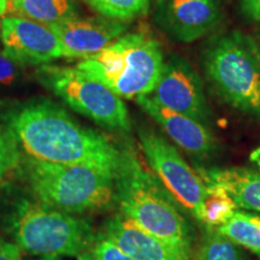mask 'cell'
<instances>
[{"label": "cell", "instance_id": "1", "mask_svg": "<svg viewBox=\"0 0 260 260\" xmlns=\"http://www.w3.org/2000/svg\"><path fill=\"white\" fill-rule=\"evenodd\" d=\"M3 119L29 157L118 172L123 149L102 133L81 125L51 100L12 106Z\"/></svg>", "mask_w": 260, "mask_h": 260}, {"label": "cell", "instance_id": "2", "mask_svg": "<svg viewBox=\"0 0 260 260\" xmlns=\"http://www.w3.org/2000/svg\"><path fill=\"white\" fill-rule=\"evenodd\" d=\"M115 203L123 217L145 232L191 252L190 224L181 214L174 197L128 149H123L115 180Z\"/></svg>", "mask_w": 260, "mask_h": 260}, {"label": "cell", "instance_id": "3", "mask_svg": "<svg viewBox=\"0 0 260 260\" xmlns=\"http://www.w3.org/2000/svg\"><path fill=\"white\" fill-rule=\"evenodd\" d=\"M23 170L40 203L65 213L109 207L115 201L117 174L88 165H67L28 157Z\"/></svg>", "mask_w": 260, "mask_h": 260}, {"label": "cell", "instance_id": "4", "mask_svg": "<svg viewBox=\"0 0 260 260\" xmlns=\"http://www.w3.org/2000/svg\"><path fill=\"white\" fill-rule=\"evenodd\" d=\"M164 67L160 44L144 31L122 35L77 69L109 87L122 99L149 95Z\"/></svg>", "mask_w": 260, "mask_h": 260}, {"label": "cell", "instance_id": "5", "mask_svg": "<svg viewBox=\"0 0 260 260\" xmlns=\"http://www.w3.org/2000/svg\"><path fill=\"white\" fill-rule=\"evenodd\" d=\"M205 73L226 104L260 118V46L241 31L214 38L204 53Z\"/></svg>", "mask_w": 260, "mask_h": 260}, {"label": "cell", "instance_id": "6", "mask_svg": "<svg viewBox=\"0 0 260 260\" xmlns=\"http://www.w3.org/2000/svg\"><path fill=\"white\" fill-rule=\"evenodd\" d=\"M10 233L19 248L45 256H79L90 251L96 239L87 220L29 200L16 206Z\"/></svg>", "mask_w": 260, "mask_h": 260}, {"label": "cell", "instance_id": "7", "mask_svg": "<svg viewBox=\"0 0 260 260\" xmlns=\"http://www.w3.org/2000/svg\"><path fill=\"white\" fill-rule=\"evenodd\" d=\"M40 83L74 111L113 132H129L128 109L121 96L77 68L42 65L37 71Z\"/></svg>", "mask_w": 260, "mask_h": 260}, {"label": "cell", "instance_id": "8", "mask_svg": "<svg viewBox=\"0 0 260 260\" xmlns=\"http://www.w3.org/2000/svg\"><path fill=\"white\" fill-rule=\"evenodd\" d=\"M139 139L149 167L175 200L184 206L198 222L205 224L207 184L182 158L176 148L154 130L141 128Z\"/></svg>", "mask_w": 260, "mask_h": 260}, {"label": "cell", "instance_id": "9", "mask_svg": "<svg viewBox=\"0 0 260 260\" xmlns=\"http://www.w3.org/2000/svg\"><path fill=\"white\" fill-rule=\"evenodd\" d=\"M148 96L159 105L186 115L205 125L210 119L203 81L183 58L171 57L164 61L157 86Z\"/></svg>", "mask_w": 260, "mask_h": 260}, {"label": "cell", "instance_id": "10", "mask_svg": "<svg viewBox=\"0 0 260 260\" xmlns=\"http://www.w3.org/2000/svg\"><path fill=\"white\" fill-rule=\"evenodd\" d=\"M0 31L3 53L16 63L44 64L63 57L60 42L48 25L18 16H5Z\"/></svg>", "mask_w": 260, "mask_h": 260}, {"label": "cell", "instance_id": "11", "mask_svg": "<svg viewBox=\"0 0 260 260\" xmlns=\"http://www.w3.org/2000/svg\"><path fill=\"white\" fill-rule=\"evenodd\" d=\"M157 21L174 40L189 44L217 28L222 10L217 0H159Z\"/></svg>", "mask_w": 260, "mask_h": 260}, {"label": "cell", "instance_id": "12", "mask_svg": "<svg viewBox=\"0 0 260 260\" xmlns=\"http://www.w3.org/2000/svg\"><path fill=\"white\" fill-rule=\"evenodd\" d=\"M60 42L63 57L88 59L124 35L126 24L116 19L71 18L48 25Z\"/></svg>", "mask_w": 260, "mask_h": 260}, {"label": "cell", "instance_id": "13", "mask_svg": "<svg viewBox=\"0 0 260 260\" xmlns=\"http://www.w3.org/2000/svg\"><path fill=\"white\" fill-rule=\"evenodd\" d=\"M136 102L177 146L194 157H209L216 151L213 135L203 123L159 105L151 96L142 95Z\"/></svg>", "mask_w": 260, "mask_h": 260}, {"label": "cell", "instance_id": "14", "mask_svg": "<svg viewBox=\"0 0 260 260\" xmlns=\"http://www.w3.org/2000/svg\"><path fill=\"white\" fill-rule=\"evenodd\" d=\"M135 260H190L191 252L164 242L122 214L109 218L100 233Z\"/></svg>", "mask_w": 260, "mask_h": 260}, {"label": "cell", "instance_id": "15", "mask_svg": "<svg viewBox=\"0 0 260 260\" xmlns=\"http://www.w3.org/2000/svg\"><path fill=\"white\" fill-rule=\"evenodd\" d=\"M205 182L217 184L228 191L237 207L260 212V172L247 169H199Z\"/></svg>", "mask_w": 260, "mask_h": 260}, {"label": "cell", "instance_id": "16", "mask_svg": "<svg viewBox=\"0 0 260 260\" xmlns=\"http://www.w3.org/2000/svg\"><path fill=\"white\" fill-rule=\"evenodd\" d=\"M9 12L45 25L60 23L76 16L70 0H10Z\"/></svg>", "mask_w": 260, "mask_h": 260}, {"label": "cell", "instance_id": "17", "mask_svg": "<svg viewBox=\"0 0 260 260\" xmlns=\"http://www.w3.org/2000/svg\"><path fill=\"white\" fill-rule=\"evenodd\" d=\"M216 230L236 245L243 246L260 255L259 216L236 211L223 225L217 228Z\"/></svg>", "mask_w": 260, "mask_h": 260}, {"label": "cell", "instance_id": "18", "mask_svg": "<svg viewBox=\"0 0 260 260\" xmlns=\"http://www.w3.org/2000/svg\"><path fill=\"white\" fill-rule=\"evenodd\" d=\"M205 197V228H219L236 212V205L228 191L217 184L206 182Z\"/></svg>", "mask_w": 260, "mask_h": 260}, {"label": "cell", "instance_id": "19", "mask_svg": "<svg viewBox=\"0 0 260 260\" xmlns=\"http://www.w3.org/2000/svg\"><path fill=\"white\" fill-rule=\"evenodd\" d=\"M197 260H243V256L236 243L214 228H205Z\"/></svg>", "mask_w": 260, "mask_h": 260}, {"label": "cell", "instance_id": "20", "mask_svg": "<svg viewBox=\"0 0 260 260\" xmlns=\"http://www.w3.org/2000/svg\"><path fill=\"white\" fill-rule=\"evenodd\" d=\"M87 3L104 17L124 22L145 14L152 0H87Z\"/></svg>", "mask_w": 260, "mask_h": 260}, {"label": "cell", "instance_id": "21", "mask_svg": "<svg viewBox=\"0 0 260 260\" xmlns=\"http://www.w3.org/2000/svg\"><path fill=\"white\" fill-rule=\"evenodd\" d=\"M18 142L6 126L0 125V180L8 176L21 162Z\"/></svg>", "mask_w": 260, "mask_h": 260}, {"label": "cell", "instance_id": "22", "mask_svg": "<svg viewBox=\"0 0 260 260\" xmlns=\"http://www.w3.org/2000/svg\"><path fill=\"white\" fill-rule=\"evenodd\" d=\"M89 253L94 260H135L102 234L96 235Z\"/></svg>", "mask_w": 260, "mask_h": 260}, {"label": "cell", "instance_id": "23", "mask_svg": "<svg viewBox=\"0 0 260 260\" xmlns=\"http://www.w3.org/2000/svg\"><path fill=\"white\" fill-rule=\"evenodd\" d=\"M17 79V68L16 61L11 58L0 53V84L3 86H10Z\"/></svg>", "mask_w": 260, "mask_h": 260}, {"label": "cell", "instance_id": "24", "mask_svg": "<svg viewBox=\"0 0 260 260\" xmlns=\"http://www.w3.org/2000/svg\"><path fill=\"white\" fill-rule=\"evenodd\" d=\"M21 251L16 243L0 240V260H21Z\"/></svg>", "mask_w": 260, "mask_h": 260}, {"label": "cell", "instance_id": "25", "mask_svg": "<svg viewBox=\"0 0 260 260\" xmlns=\"http://www.w3.org/2000/svg\"><path fill=\"white\" fill-rule=\"evenodd\" d=\"M241 6L249 18L260 23V0H241Z\"/></svg>", "mask_w": 260, "mask_h": 260}, {"label": "cell", "instance_id": "26", "mask_svg": "<svg viewBox=\"0 0 260 260\" xmlns=\"http://www.w3.org/2000/svg\"><path fill=\"white\" fill-rule=\"evenodd\" d=\"M249 160H251L252 164L260 171V147L255 148L254 151L251 152V154H249Z\"/></svg>", "mask_w": 260, "mask_h": 260}, {"label": "cell", "instance_id": "27", "mask_svg": "<svg viewBox=\"0 0 260 260\" xmlns=\"http://www.w3.org/2000/svg\"><path fill=\"white\" fill-rule=\"evenodd\" d=\"M10 10V0H0V18L5 17Z\"/></svg>", "mask_w": 260, "mask_h": 260}, {"label": "cell", "instance_id": "28", "mask_svg": "<svg viewBox=\"0 0 260 260\" xmlns=\"http://www.w3.org/2000/svg\"><path fill=\"white\" fill-rule=\"evenodd\" d=\"M77 260H94V259L89 252H86L83 253V254L77 256Z\"/></svg>", "mask_w": 260, "mask_h": 260}, {"label": "cell", "instance_id": "29", "mask_svg": "<svg viewBox=\"0 0 260 260\" xmlns=\"http://www.w3.org/2000/svg\"><path fill=\"white\" fill-rule=\"evenodd\" d=\"M41 260H60V259L58 258V256H54V255H46V256H44Z\"/></svg>", "mask_w": 260, "mask_h": 260}, {"label": "cell", "instance_id": "30", "mask_svg": "<svg viewBox=\"0 0 260 260\" xmlns=\"http://www.w3.org/2000/svg\"><path fill=\"white\" fill-rule=\"evenodd\" d=\"M0 39H2V31H0Z\"/></svg>", "mask_w": 260, "mask_h": 260}, {"label": "cell", "instance_id": "31", "mask_svg": "<svg viewBox=\"0 0 260 260\" xmlns=\"http://www.w3.org/2000/svg\"><path fill=\"white\" fill-rule=\"evenodd\" d=\"M259 258H260V255H259Z\"/></svg>", "mask_w": 260, "mask_h": 260}, {"label": "cell", "instance_id": "32", "mask_svg": "<svg viewBox=\"0 0 260 260\" xmlns=\"http://www.w3.org/2000/svg\"><path fill=\"white\" fill-rule=\"evenodd\" d=\"M259 46H260V45H259Z\"/></svg>", "mask_w": 260, "mask_h": 260}]
</instances>
